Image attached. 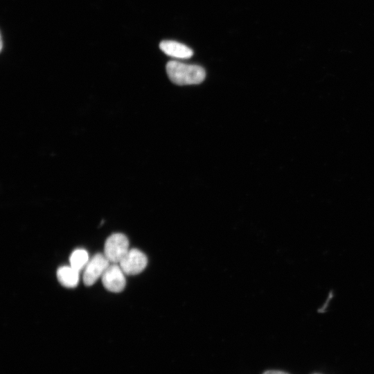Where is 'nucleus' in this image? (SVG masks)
Returning a JSON list of instances; mask_svg holds the SVG:
<instances>
[{
    "mask_svg": "<svg viewBox=\"0 0 374 374\" xmlns=\"http://www.w3.org/2000/svg\"><path fill=\"white\" fill-rule=\"evenodd\" d=\"M166 72L170 80L178 85L199 84L206 77L203 67L175 60L167 63Z\"/></svg>",
    "mask_w": 374,
    "mask_h": 374,
    "instance_id": "obj_1",
    "label": "nucleus"
},
{
    "mask_svg": "<svg viewBox=\"0 0 374 374\" xmlns=\"http://www.w3.org/2000/svg\"><path fill=\"white\" fill-rule=\"evenodd\" d=\"M129 240L123 233L109 236L104 246V255L111 263H119L129 251Z\"/></svg>",
    "mask_w": 374,
    "mask_h": 374,
    "instance_id": "obj_2",
    "label": "nucleus"
},
{
    "mask_svg": "<svg viewBox=\"0 0 374 374\" xmlns=\"http://www.w3.org/2000/svg\"><path fill=\"white\" fill-rule=\"evenodd\" d=\"M109 260L102 253H96L88 262L83 273V282L85 285L91 286L102 277L103 273L110 265Z\"/></svg>",
    "mask_w": 374,
    "mask_h": 374,
    "instance_id": "obj_3",
    "label": "nucleus"
},
{
    "mask_svg": "<svg viewBox=\"0 0 374 374\" xmlns=\"http://www.w3.org/2000/svg\"><path fill=\"white\" fill-rule=\"evenodd\" d=\"M148 258L140 250L132 249L119 262L122 270L127 275H136L141 273L147 266Z\"/></svg>",
    "mask_w": 374,
    "mask_h": 374,
    "instance_id": "obj_4",
    "label": "nucleus"
},
{
    "mask_svg": "<svg viewBox=\"0 0 374 374\" xmlns=\"http://www.w3.org/2000/svg\"><path fill=\"white\" fill-rule=\"evenodd\" d=\"M101 278L104 287L112 292H121L125 287V273L117 263H110Z\"/></svg>",
    "mask_w": 374,
    "mask_h": 374,
    "instance_id": "obj_5",
    "label": "nucleus"
},
{
    "mask_svg": "<svg viewBox=\"0 0 374 374\" xmlns=\"http://www.w3.org/2000/svg\"><path fill=\"white\" fill-rule=\"evenodd\" d=\"M159 48L165 54L179 59H188L193 55V51L190 48L173 40L161 42Z\"/></svg>",
    "mask_w": 374,
    "mask_h": 374,
    "instance_id": "obj_6",
    "label": "nucleus"
},
{
    "mask_svg": "<svg viewBox=\"0 0 374 374\" xmlns=\"http://www.w3.org/2000/svg\"><path fill=\"white\" fill-rule=\"evenodd\" d=\"M57 278L61 285L65 287H75L79 282V271L71 266H63L58 268Z\"/></svg>",
    "mask_w": 374,
    "mask_h": 374,
    "instance_id": "obj_7",
    "label": "nucleus"
},
{
    "mask_svg": "<svg viewBox=\"0 0 374 374\" xmlns=\"http://www.w3.org/2000/svg\"><path fill=\"white\" fill-rule=\"evenodd\" d=\"M69 262L70 266L80 272L89 262L87 251L82 249H75L71 254Z\"/></svg>",
    "mask_w": 374,
    "mask_h": 374,
    "instance_id": "obj_8",
    "label": "nucleus"
},
{
    "mask_svg": "<svg viewBox=\"0 0 374 374\" xmlns=\"http://www.w3.org/2000/svg\"><path fill=\"white\" fill-rule=\"evenodd\" d=\"M263 374H287L283 371H267L265 372Z\"/></svg>",
    "mask_w": 374,
    "mask_h": 374,
    "instance_id": "obj_9",
    "label": "nucleus"
}]
</instances>
